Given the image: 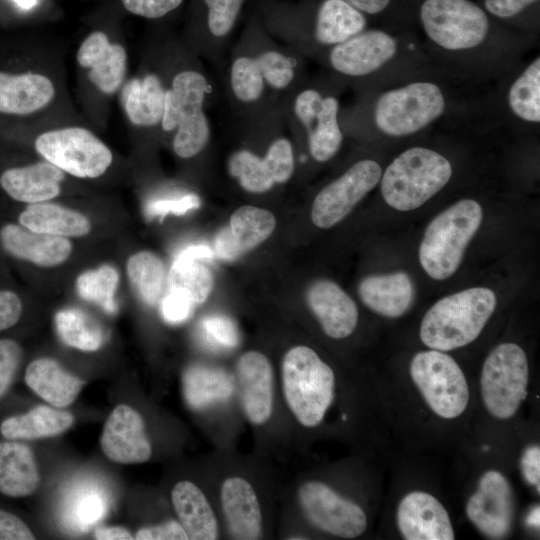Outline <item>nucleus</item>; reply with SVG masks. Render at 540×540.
<instances>
[{"instance_id": "1", "label": "nucleus", "mask_w": 540, "mask_h": 540, "mask_svg": "<svg viewBox=\"0 0 540 540\" xmlns=\"http://www.w3.org/2000/svg\"><path fill=\"white\" fill-rule=\"evenodd\" d=\"M491 83L475 81L431 61L402 78L358 92L351 112L340 113L341 126L382 143L474 126Z\"/></svg>"}, {"instance_id": "2", "label": "nucleus", "mask_w": 540, "mask_h": 540, "mask_svg": "<svg viewBox=\"0 0 540 540\" xmlns=\"http://www.w3.org/2000/svg\"><path fill=\"white\" fill-rule=\"evenodd\" d=\"M414 28L431 61L483 83L509 72L539 43L497 22L475 0H416Z\"/></svg>"}, {"instance_id": "3", "label": "nucleus", "mask_w": 540, "mask_h": 540, "mask_svg": "<svg viewBox=\"0 0 540 540\" xmlns=\"http://www.w3.org/2000/svg\"><path fill=\"white\" fill-rule=\"evenodd\" d=\"M223 538L262 540L277 536L283 483L272 459L254 452L216 450L209 463Z\"/></svg>"}, {"instance_id": "4", "label": "nucleus", "mask_w": 540, "mask_h": 540, "mask_svg": "<svg viewBox=\"0 0 540 540\" xmlns=\"http://www.w3.org/2000/svg\"><path fill=\"white\" fill-rule=\"evenodd\" d=\"M328 67L358 92L402 78L431 62L415 30L367 27L325 52Z\"/></svg>"}, {"instance_id": "5", "label": "nucleus", "mask_w": 540, "mask_h": 540, "mask_svg": "<svg viewBox=\"0 0 540 540\" xmlns=\"http://www.w3.org/2000/svg\"><path fill=\"white\" fill-rule=\"evenodd\" d=\"M232 373L238 407L252 430L255 452L273 460L294 450L280 398L277 368L269 356L249 349L238 356Z\"/></svg>"}, {"instance_id": "6", "label": "nucleus", "mask_w": 540, "mask_h": 540, "mask_svg": "<svg viewBox=\"0 0 540 540\" xmlns=\"http://www.w3.org/2000/svg\"><path fill=\"white\" fill-rule=\"evenodd\" d=\"M277 377L294 450L302 432L321 426L336 397V375L310 346L295 344L284 351Z\"/></svg>"}, {"instance_id": "7", "label": "nucleus", "mask_w": 540, "mask_h": 540, "mask_svg": "<svg viewBox=\"0 0 540 540\" xmlns=\"http://www.w3.org/2000/svg\"><path fill=\"white\" fill-rule=\"evenodd\" d=\"M413 139L385 166L379 181L387 205L412 211L444 190L455 176L452 157L431 143Z\"/></svg>"}, {"instance_id": "8", "label": "nucleus", "mask_w": 540, "mask_h": 540, "mask_svg": "<svg viewBox=\"0 0 540 540\" xmlns=\"http://www.w3.org/2000/svg\"><path fill=\"white\" fill-rule=\"evenodd\" d=\"M478 126L486 132L529 137L540 128V55L525 58L491 83L481 103Z\"/></svg>"}, {"instance_id": "9", "label": "nucleus", "mask_w": 540, "mask_h": 540, "mask_svg": "<svg viewBox=\"0 0 540 540\" xmlns=\"http://www.w3.org/2000/svg\"><path fill=\"white\" fill-rule=\"evenodd\" d=\"M496 307L494 292L473 287L438 300L424 315L420 339L430 349L450 351L473 342Z\"/></svg>"}, {"instance_id": "10", "label": "nucleus", "mask_w": 540, "mask_h": 540, "mask_svg": "<svg viewBox=\"0 0 540 540\" xmlns=\"http://www.w3.org/2000/svg\"><path fill=\"white\" fill-rule=\"evenodd\" d=\"M482 218L479 202L464 198L429 223L420 244L419 261L430 278L445 280L457 271Z\"/></svg>"}, {"instance_id": "11", "label": "nucleus", "mask_w": 540, "mask_h": 540, "mask_svg": "<svg viewBox=\"0 0 540 540\" xmlns=\"http://www.w3.org/2000/svg\"><path fill=\"white\" fill-rule=\"evenodd\" d=\"M208 82L203 74L184 70L176 74L165 90L161 126L177 129L173 149L181 158H190L204 149L210 138V125L203 110Z\"/></svg>"}, {"instance_id": "12", "label": "nucleus", "mask_w": 540, "mask_h": 540, "mask_svg": "<svg viewBox=\"0 0 540 540\" xmlns=\"http://www.w3.org/2000/svg\"><path fill=\"white\" fill-rule=\"evenodd\" d=\"M529 368L524 350L512 342L496 346L485 359L480 391L487 411L495 418H512L527 396Z\"/></svg>"}, {"instance_id": "13", "label": "nucleus", "mask_w": 540, "mask_h": 540, "mask_svg": "<svg viewBox=\"0 0 540 540\" xmlns=\"http://www.w3.org/2000/svg\"><path fill=\"white\" fill-rule=\"evenodd\" d=\"M411 378L430 409L439 417L460 416L469 402V387L457 362L444 351L418 352L410 363Z\"/></svg>"}, {"instance_id": "14", "label": "nucleus", "mask_w": 540, "mask_h": 540, "mask_svg": "<svg viewBox=\"0 0 540 540\" xmlns=\"http://www.w3.org/2000/svg\"><path fill=\"white\" fill-rule=\"evenodd\" d=\"M35 148L46 161L79 178L101 176L113 160L110 149L82 127L44 132L36 138Z\"/></svg>"}, {"instance_id": "15", "label": "nucleus", "mask_w": 540, "mask_h": 540, "mask_svg": "<svg viewBox=\"0 0 540 540\" xmlns=\"http://www.w3.org/2000/svg\"><path fill=\"white\" fill-rule=\"evenodd\" d=\"M336 92L329 87H309L294 100V113L306 132L310 155L320 163L332 159L344 140Z\"/></svg>"}, {"instance_id": "16", "label": "nucleus", "mask_w": 540, "mask_h": 540, "mask_svg": "<svg viewBox=\"0 0 540 540\" xmlns=\"http://www.w3.org/2000/svg\"><path fill=\"white\" fill-rule=\"evenodd\" d=\"M383 166L373 157H364L350 165L340 176L316 195L311 219L319 228L340 222L378 184Z\"/></svg>"}, {"instance_id": "17", "label": "nucleus", "mask_w": 540, "mask_h": 540, "mask_svg": "<svg viewBox=\"0 0 540 540\" xmlns=\"http://www.w3.org/2000/svg\"><path fill=\"white\" fill-rule=\"evenodd\" d=\"M170 500L188 539H224L210 470L207 485L191 479L178 480L171 488Z\"/></svg>"}, {"instance_id": "18", "label": "nucleus", "mask_w": 540, "mask_h": 540, "mask_svg": "<svg viewBox=\"0 0 540 540\" xmlns=\"http://www.w3.org/2000/svg\"><path fill=\"white\" fill-rule=\"evenodd\" d=\"M470 522L484 536L503 539L511 531L514 516L513 491L509 480L497 470L486 471L466 504Z\"/></svg>"}, {"instance_id": "19", "label": "nucleus", "mask_w": 540, "mask_h": 540, "mask_svg": "<svg viewBox=\"0 0 540 540\" xmlns=\"http://www.w3.org/2000/svg\"><path fill=\"white\" fill-rule=\"evenodd\" d=\"M100 444L105 456L115 463H145L153 455L143 416L128 405H118L110 413L103 427Z\"/></svg>"}, {"instance_id": "20", "label": "nucleus", "mask_w": 540, "mask_h": 540, "mask_svg": "<svg viewBox=\"0 0 540 540\" xmlns=\"http://www.w3.org/2000/svg\"><path fill=\"white\" fill-rule=\"evenodd\" d=\"M182 387L188 406L196 412L212 414V417L222 411L240 413L232 371L195 364L184 371Z\"/></svg>"}, {"instance_id": "21", "label": "nucleus", "mask_w": 540, "mask_h": 540, "mask_svg": "<svg viewBox=\"0 0 540 540\" xmlns=\"http://www.w3.org/2000/svg\"><path fill=\"white\" fill-rule=\"evenodd\" d=\"M397 525L407 540H453L454 529L447 510L433 495L412 491L397 508Z\"/></svg>"}, {"instance_id": "22", "label": "nucleus", "mask_w": 540, "mask_h": 540, "mask_svg": "<svg viewBox=\"0 0 540 540\" xmlns=\"http://www.w3.org/2000/svg\"><path fill=\"white\" fill-rule=\"evenodd\" d=\"M276 219L263 208L245 205L235 210L214 239V254L232 261L253 250L274 231Z\"/></svg>"}, {"instance_id": "23", "label": "nucleus", "mask_w": 540, "mask_h": 540, "mask_svg": "<svg viewBox=\"0 0 540 540\" xmlns=\"http://www.w3.org/2000/svg\"><path fill=\"white\" fill-rule=\"evenodd\" d=\"M306 301L324 334L335 340L349 337L358 324L354 300L335 282L314 281L306 291Z\"/></svg>"}, {"instance_id": "24", "label": "nucleus", "mask_w": 540, "mask_h": 540, "mask_svg": "<svg viewBox=\"0 0 540 540\" xmlns=\"http://www.w3.org/2000/svg\"><path fill=\"white\" fill-rule=\"evenodd\" d=\"M80 66L88 69L89 80L103 93L116 92L125 77L127 55L125 49L111 43L100 31L91 33L77 52Z\"/></svg>"}, {"instance_id": "25", "label": "nucleus", "mask_w": 540, "mask_h": 540, "mask_svg": "<svg viewBox=\"0 0 540 540\" xmlns=\"http://www.w3.org/2000/svg\"><path fill=\"white\" fill-rule=\"evenodd\" d=\"M0 242L11 255L42 267L63 263L72 250L66 237L34 232L16 224L0 230Z\"/></svg>"}, {"instance_id": "26", "label": "nucleus", "mask_w": 540, "mask_h": 540, "mask_svg": "<svg viewBox=\"0 0 540 540\" xmlns=\"http://www.w3.org/2000/svg\"><path fill=\"white\" fill-rule=\"evenodd\" d=\"M369 19L347 0H320L314 14L312 38L329 50L369 27Z\"/></svg>"}, {"instance_id": "27", "label": "nucleus", "mask_w": 540, "mask_h": 540, "mask_svg": "<svg viewBox=\"0 0 540 540\" xmlns=\"http://www.w3.org/2000/svg\"><path fill=\"white\" fill-rule=\"evenodd\" d=\"M63 179L64 172L46 161L4 171L0 185L13 199L34 204L58 196Z\"/></svg>"}, {"instance_id": "28", "label": "nucleus", "mask_w": 540, "mask_h": 540, "mask_svg": "<svg viewBox=\"0 0 540 540\" xmlns=\"http://www.w3.org/2000/svg\"><path fill=\"white\" fill-rule=\"evenodd\" d=\"M413 284L405 272L369 275L361 280V301L373 312L388 318L402 316L413 299Z\"/></svg>"}, {"instance_id": "29", "label": "nucleus", "mask_w": 540, "mask_h": 540, "mask_svg": "<svg viewBox=\"0 0 540 540\" xmlns=\"http://www.w3.org/2000/svg\"><path fill=\"white\" fill-rule=\"evenodd\" d=\"M52 81L37 73L8 74L0 71V112L26 115L47 106L53 99Z\"/></svg>"}, {"instance_id": "30", "label": "nucleus", "mask_w": 540, "mask_h": 540, "mask_svg": "<svg viewBox=\"0 0 540 540\" xmlns=\"http://www.w3.org/2000/svg\"><path fill=\"white\" fill-rule=\"evenodd\" d=\"M25 382L39 397L56 408L72 404L85 385L82 379L51 358L32 361L26 369Z\"/></svg>"}, {"instance_id": "31", "label": "nucleus", "mask_w": 540, "mask_h": 540, "mask_svg": "<svg viewBox=\"0 0 540 540\" xmlns=\"http://www.w3.org/2000/svg\"><path fill=\"white\" fill-rule=\"evenodd\" d=\"M40 481L34 454L25 444L0 442V492L25 497L36 491Z\"/></svg>"}, {"instance_id": "32", "label": "nucleus", "mask_w": 540, "mask_h": 540, "mask_svg": "<svg viewBox=\"0 0 540 540\" xmlns=\"http://www.w3.org/2000/svg\"><path fill=\"white\" fill-rule=\"evenodd\" d=\"M73 422L74 417L70 412L39 405L27 413L5 419L0 431L10 440H33L59 435L69 429Z\"/></svg>"}, {"instance_id": "33", "label": "nucleus", "mask_w": 540, "mask_h": 540, "mask_svg": "<svg viewBox=\"0 0 540 540\" xmlns=\"http://www.w3.org/2000/svg\"><path fill=\"white\" fill-rule=\"evenodd\" d=\"M125 112L132 124L153 127L161 123L165 89L154 74L129 81L123 90Z\"/></svg>"}, {"instance_id": "34", "label": "nucleus", "mask_w": 540, "mask_h": 540, "mask_svg": "<svg viewBox=\"0 0 540 540\" xmlns=\"http://www.w3.org/2000/svg\"><path fill=\"white\" fill-rule=\"evenodd\" d=\"M20 224L34 232L62 237L84 236L91 224L81 213L51 203H34L19 216Z\"/></svg>"}, {"instance_id": "35", "label": "nucleus", "mask_w": 540, "mask_h": 540, "mask_svg": "<svg viewBox=\"0 0 540 540\" xmlns=\"http://www.w3.org/2000/svg\"><path fill=\"white\" fill-rule=\"evenodd\" d=\"M55 326L65 344L81 351H96L105 342V333L101 325L77 308L58 311L55 315Z\"/></svg>"}, {"instance_id": "36", "label": "nucleus", "mask_w": 540, "mask_h": 540, "mask_svg": "<svg viewBox=\"0 0 540 540\" xmlns=\"http://www.w3.org/2000/svg\"><path fill=\"white\" fill-rule=\"evenodd\" d=\"M493 19L521 34L538 38L540 0H475Z\"/></svg>"}, {"instance_id": "37", "label": "nucleus", "mask_w": 540, "mask_h": 540, "mask_svg": "<svg viewBox=\"0 0 540 540\" xmlns=\"http://www.w3.org/2000/svg\"><path fill=\"white\" fill-rule=\"evenodd\" d=\"M127 274L142 301L156 305L165 282V266L160 257L150 251L132 255L127 261Z\"/></svg>"}, {"instance_id": "38", "label": "nucleus", "mask_w": 540, "mask_h": 540, "mask_svg": "<svg viewBox=\"0 0 540 540\" xmlns=\"http://www.w3.org/2000/svg\"><path fill=\"white\" fill-rule=\"evenodd\" d=\"M379 27L401 31L415 30L416 0H347Z\"/></svg>"}, {"instance_id": "39", "label": "nucleus", "mask_w": 540, "mask_h": 540, "mask_svg": "<svg viewBox=\"0 0 540 540\" xmlns=\"http://www.w3.org/2000/svg\"><path fill=\"white\" fill-rule=\"evenodd\" d=\"M214 284L213 274L200 260L176 259L169 272L170 289L188 294L195 305L204 303Z\"/></svg>"}, {"instance_id": "40", "label": "nucleus", "mask_w": 540, "mask_h": 540, "mask_svg": "<svg viewBox=\"0 0 540 540\" xmlns=\"http://www.w3.org/2000/svg\"><path fill=\"white\" fill-rule=\"evenodd\" d=\"M119 276L117 270L110 265L82 273L76 281L78 294L86 301L100 306L106 313L115 314L117 303L115 292Z\"/></svg>"}, {"instance_id": "41", "label": "nucleus", "mask_w": 540, "mask_h": 540, "mask_svg": "<svg viewBox=\"0 0 540 540\" xmlns=\"http://www.w3.org/2000/svg\"><path fill=\"white\" fill-rule=\"evenodd\" d=\"M228 168L247 192L264 193L276 184L265 158L249 150L235 152L229 159Z\"/></svg>"}, {"instance_id": "42", "label": "nucleus", "mask_w": 540, "mask_h": 540, "mask_svg": "<svg viewBox=\"0 0 540 540\" xmlns=\"http://www.w3.org/2000/svg\"><path fill=\"white\" fill-rule=\"evenodd\" d=\"M230 84L235 97L244 103L257 101L264 90V79L254 57H237L230 70Z\"/></svg>"}, {"instance_id": "43", "label": "nucleus", "mask_w": 540, "mask_h": 540, "mask_svg": "<svg viewBox=\"0 0 540 540\" xmlns=\"http://www.w3.org/2000/svg\"><path fill=\"white\" fill-rule=\"evenodd\" d=\"M264 82L274 89H285L294 79V67L290 58L281 52L267 50L254 57Z\"/></svg>"}, {"instance_id": "44", "label": "nucleus", "mask_w": 540, "mask_h": 540, "mask_svg": "<svg viewBox=\"0 0 540 540\" xmlns=\"http://www.w3.org/2000/svg\"><path fill=\"white\" fill-rule=\"evenodd\" d=\"M203 340L216 349H231L239 344V334L233 320L222 314L205 316L200 324Z\"/></svg>"}, {"instance_id": "45", "label": "nucleus", "mask_w": 540, "mask_h": 540, "mask_svg": "<svg viewBox=\"0 0 540 540\" xmlns=\"http://www.w3.org/2000/svg\"><path fill=\"white\" fill-rule=\"evenodd\" d=\"M210 33L224 37L233 29L245 0H203Z\"/></svg>"}, {"instance_id": "46", "label": "nucleus", "mask_w": 540, "mask_h": 540, "mask_svg": "<svg viewBox=\"0 0 540 540\" xmlns=\"http://www.w3.org/2000/svg\"><path fill=\"white\" fill-rule=\"evenodd\" d=\"M105 510L104 497L98 491H85L74 498L71 504V523L79 529H88L99 521Z\"/></svg>"}, {"instance_id": "47", "label": "nucleus", "mask_w": 540, "mask_h": 540, "mask_svg": "<svg viewBox=\"0 0 540 540\" xmlns=\"http://www.w3.org/2000/svg\"><path fill=\"white\" fill-rule=\"evenodd\" d=\"M264 158L276 184L285 183L291 178L294 172V155L288 139L278 138L273 141Z\"/></svg>"}, {"instance_id": "48", "label": "nucleus", "mask_w": 540, "mask_h": 540, "mask_svg": "<svg viewBox=\"0 0 540 540\" xmlns=\"http://www.w3.org/2000/svg\"><path fill=\"white\" fill-rule=\"evenodd\" d=\"M22 359L20 345L11 339H0V399L11 386Z\"/></svg>"}, {"instance_id": "49", "label": "nucleus", "mask_w": 540, "mask_h": 540, "mask_svg": "<svg viewBox=\"0 0 540 540\" xmlns=\"http://www.w3.org/2000/svg\"><path fill=\"white\" fill-rule=\"evenodd\" d=\"M194 306L187 293L179 289H169L161 303V312L165 321L178 324L191 316Z\"/></svg>"}, {"instance_id": "50", "label": "nucleus", "mask_w": 540, "mask_h": 540, "mask_svg": "<svg viewBox=\"0 0 540 540\" xmlns=\"http://www.w3.org/2000/svg\"><path fill=\"white\" fill-rule=\"evenodd\" d=\"M121 2L132 14L156 19L178 8L183 0H121Z\"/></svg>"}, {"instance_id": "51", "label": "nucleus", "mask_w": 540, "mask_h": 540, "mask_svg": "<svg viewBox=\"0 0 540 540\" xmlns=\"http://www.w3.org/2000/svg\"><path fill=\"white\" fill-rule=\"evenodd\" d=\"M200 201L196 195H186L178 199L154 200L147 204L146 214L148 217H163L167 214L181 215L191 209L199 207Z\"/></svg>"}, {"instance_id": "52", "label": "nucleus", "mask_w": 540, "mask_h": 540, "mask_svg": "<svg viewBox=\"0 0 540 540\" xmlns=\"http://www.w3.org/2000/svg\"><path fill=\"white\" fill-rule=\"evenodd\" d=\"M137 540H188V536L177 520H166L139 529Z\"/></svg>"}, {"instance_id": "53", "label": "nucleus", "mask_w": 540, "mask_h": 540, "mask_svg": "<svg viewBox=\"0 0 540 540\" xmlns=\"http://www.w3.org/2000/svg\"><path fill=\"white\" fill-rule=\"evenodd\" d=\"M29 527L17 516L0 510V540H33Z\"/></svg>"}, {"instance_id": "54", "label": "nucleus", "mask_w": 540, "mask_h": 540, "mask_svg": "<svg viewBox=\"0 0 540 540\" xmlns=\"http://www.w3.org/2000/svg\"><path fill=\"white\" fill-rule=\"evenodd\" d=\"M22 304L12 291L0 290V331L16 324L21 316Z\"/></svg>"}, {"instance_id": "55", "label": "nucleus", "mask_w": 540, "mask_h": 540, "mask_svg": "<svg viewBox=\"0 0 540 540\" xmlns=\"http://www.w3.org/2000/svg\"><path fill=\"white\" fill-rule=\"evenodd\" d=\"M520 468L524 479L540 491V448L539 445L528 446L520 459Z\"/></svg>"}, {"instance_id": "56", "label": "nucleus", "mask_w": 540, "mask_h": 540, "mask_svg": "<svg viewBox=\"0 0 540 540\" xmlns=\"http://www.w3.org/2000/svg\"><path fill=\"white\" fill-rule=\"evenodd\" d=\"M94 538L99 540H115L124 539L131 540L134 536L125 528L112 526V527H97L94 531Z\"/></svg>"}, {"instance_id": "57", "label": "nucleus", "mask_w": 540, "mask_h": 540, "mask_svg": "<svg viewBox=\"0 0 540 540\" xmlns=\"http://www.w3.org/2000/svg\"><path fill=\"white\" fill-rule=\"evenodd\" d=\"M212 249L207 245H193L183 249L176 257L182 260H202L212 258Z\"/></svg>"}, {"instance_id": "58", "label": "nucleus", "mask_w": 540, "mask_h": 540, "mask_svg": "<svg viewBox=\"0 0 540 540\" xmlns=\"http://www.w3.org/2000/svg\"><path fill=\"white\" fill-rule=\"evenodd\" d=\"M15 3H17L20 7L23 9H31L35 6L37 0H13Z\"/></svg>"}]
</instances>
